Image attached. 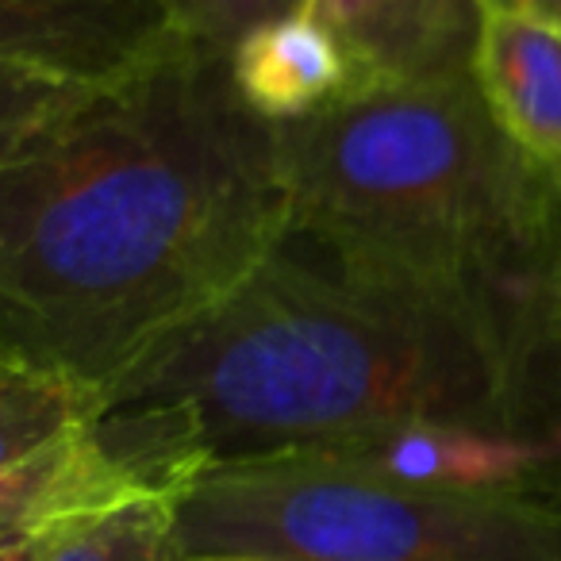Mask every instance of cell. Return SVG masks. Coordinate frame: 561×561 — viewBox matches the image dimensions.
<instances>
[{
	"mask_svg": "<svg viewBox=\"0 0 561 561\" xmlns=\"http://www.w3.org/2000/svg\"><path fill=\"white\" fill-rule=\"evenodd\" d=\"M285 239L277 135L170 32L0 162V351L101 400Z\"/></svg>",
	"mask_w": 561,
	"mask_h": 561,
	"instance_id": "cell-1",
	"label": "cell"
},
{
	"mask_svg": "<svg viewBox=\"0 0 561 561\" xmlns=\"http://www.w3.org/2000/svg\"><path fill=\"white\" fill-rule=\"evenodd\" d=\"M420 423L561 435V320L285 239L112 381L89 427L139 489L181 496L211 469Z\"/></svg>",
	"mask_w": 561,
	"mask_h": 561,
	"instance_id": "cell-2",
	"label": "cell"
},
{
	"mask_svg": "<svg viewBox=\"0 0 561 561\" xmlns=\"http://www.w3.org/2000/svg\"><path fill=\"white\" fill-rule=\"evenodd\" d=\"M273 135L293 242L561 320L550 173L500 131L473 73L366 89Z\"/></svg>",
	"mask_w": 561,
	"mask_h": 561,
	"instance_id": "cell-3",
	"label": "cell"
},
{
	"mask_svg": "<svg viewBox=\"0 0 561 561\" xmlns=\"http://www.w3.org/2000/svg\"><path fill=\"white\" fill-rule=\"evenodd\" d=\"M170 546L173 561H561V496L415 484L293 454L196 477Z\"/></svg>",
	"mask_w": 561,
	"mask_h": 561,
	"instance_id": "cell-4",
	"label": "cell"
},
{
	"mask_svg": "<svg viewBox=\"0 0 561 561\" xmlns=\"http://www.w3.org/2000/svg\"><path fill=\"white\" fill-rule=\"evenodd\" d=\"M351 55L366 89L435 85L473 73L481 0H305Z\"/></svg>",
	"mask_w": 561,
	"mask_h": 561,
	"instance_id": "cell-5",
	"label": "cell"
},
{
	"mask_svg": "<svg viewBox=\"0 0 561 561\" xmlns=\"http://www.w3.org/2000/svg\"><path fill=\"white\" fill-rule=\"evenodd\" d=\"M158 0H0V62L104 85L170 35Z\"/></svg>",
	"mask_w": 561,
	"mask_h": 561,
	"instance_id": "cell-6",
	"label": "cell"
},
{
	"mask_svg": "<svg viewBox=\"0 0 561 561\" xmlns=\"http://www.w3.org/2000/svg\"><path fill=\"white\" fill-rule=\"evenodd\" d=\"M227 62L239 101L270 127L312 119L362 93L358 70L343 43L308 12L250 27Z\"/></svg>",
	"mask_w": 561,
	"mask_h": 561,
	"instance_id": "cell-7",
	"label": "cell"
},
{
	"mask_svg": "<svg viewBox=\"0 0 561 561\" xmlns=\"http://www.w3.org/2000/svg\"><path fill=\"white\" fill-rule=\"evenodd\" d=\"M473 81L500 131L546 173L561 170V32L515 12H484Z\"/></svg>",
	"mask_w": 561,
	"mask_h": 561,
	"instance_id": "cell-8",
	"label": "cell"
},
{
	"mask_svg": "<svg viewBox=\"0 0 561 561\" xmlns=\"http://www.w3.org/2000/svg\"><path fill=\"white\" fill-rule=\"evenodd\" d=\"M131 496H147V489L104 450L93 427H81L0 473V546L39 538Z\"/></svg>",
	"mask_w": 561,
	"mask_h": 561,
	"instance_id": "cell-9",
	"label": "cell"
},
{
	"mask_svg": "<svg viewBox=\"0 0 561 561\" xmlns=\"http://www.w3.org/2000/svg\"><path fill=\"white\" fill-rule=\"evenodd\" d=\"M96 415V392L39 369H16L0 381V473L66 435L89 427Z\"/></svg>",
	"mask_w": 561,
	"mask_h": 561,
	"instance_id": "cell-10",
	"label": "cell"
},
{
	"mask_svg": "<svg viewBox=\"0 0 561 561\" xmlns=\"http://www.w3.org/2000/svg\"><path fill=\"white\" fill-rule=\"evenodd\" d=\"M178 496L147 492L70 523L47 561H173Z\"/></svg>",
	"mask_w": 561,
	"mask_h": 561,
	"instance_id": "cell-11",
	"label": "cell"
},
{
	"mask_svg": "<svg viewBox=\"0 0 561 561\" xmlns=\"http://www.w3.org/2000/svg\"><path fill=\"white\" fill-rule=\"evenodd\" d=\"M89 89L96 85H78V81L0 62V162H9L35 131H43L58 112L78 104Z\"/></svg>",
	"mask_w": 561,
	"mask_h": 561,
	"instance_id": "cell-12",
	"label": "cell"
},
{
	"mask_svg": "<svg viewBox=\"0 0 561 561\" xmlns=\"http://www.w3.org/2000/svg\"><path fill=\"white\" fill-rule=\"evenodd\" d=\"M170 27L196 43H208L231 55V47L265 20L300 12L305 0H158Z\"/></svg>",
	"mask_w": 561,
	"mask_h": 561,
	"instance_id": "cell-13",
	"label": "cell"
},
{
	"mask_svg": "<svg viewBox=\"0 0 561 561\" xmlns=\"http://www.w3.org/2000/svg\"><path fill=\"white\" fill-rule=\"evenodd\" d=\"M66 527H70V523H66ZM58 535H62V527L47 530V535H39V538H27V542H16V546H0V561H47L58 542Z\"/></svg>",
	"mask_w": 561,
	"mask_h": 561,
	"instance_id": "cell-14",
	"label": "cell"
},
{
	"mask_svg": "<svg viewBox=\"0 0 561 561\" xmlns=\"http://www.w3.org/2000/svg\"><path fill=\"white\" fill-rule=\"evenodd\" d=\"M523 12L542 20V24L553 27V32H561V0H523Z\"/></svg>",
	"mask_w": 561,
	"mask_h": 561,
	"instance_id": "cell-15",
	"label": "cell"
},
{
	"mask_svg": "<svg viewBox=\"0 0 561 561\" xmlns=\"http://www.w3.org/2000/svg\"><path fill=\"white\" fill-rule=\"evenodd\" d=\"M484 12H515L523 9V0H481Z\"/></svg>",
	"mask_w": 561,
	"mask_h": 561,
	"instance_id": "cell-16",
	"label": "cell"
},
{
	"mask_svg": "<svg viewBox=\"0 0 561 561\" xmlns=\"http://www.w3.org/2000/svg\"><path fill=\"white\" fill-rule=\"evenodd\" d=\"M16 369H27V366H16V362H12L9 354L0 351V381H4V377H9V374H16Z\"/></svg>",
	"mask_w": 561,
	"mask_h": 561,
	"instance_id": "cell-17",
	"label": "cell"
},
{
	"mask_svg": "<svg viewBox=\"0 0 561 561\" xmlns=\"http://www.w3.org/2000/svg\"><path fill=\"white\" fill-rule=\"evenodd\" d=\"M550 185H553V208H558V219H561V170L550 173Z\"/></svg>",
	"mask_w": 561,
	"mask_h": 561,
	"instance_id": "cell-18",
	"label": "cell"
},
{
	"mask_svg": "<svg viewBox=\"0 0 561 561\" xmlns=\"http://www.w3.org/2000/svg\"><path fill=\"white\" fill-rule=\"evenodd\" d=\"M188 561H257V558H188Z\"/></svg>",
	"mask_w": 561,
	"mask_h": 561,
	"instance_id": "cell-19",
	"label": "cell"
}]
</instances>
